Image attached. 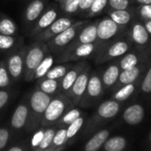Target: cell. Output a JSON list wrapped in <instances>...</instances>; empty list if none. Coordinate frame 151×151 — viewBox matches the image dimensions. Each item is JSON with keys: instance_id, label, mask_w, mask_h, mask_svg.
Segmentation results:
<instances>
[{"instance_id": "6da1fadb", "label": "cell", "mask_w": 151, "mask_h": 151, "mask_svg": "<svg viewBox=\"0 0 151 151\" xmlns=\"http://www.w3.org/2000/svg\"><path fill=\"white\" fill-rule=\"evenodd\" d=\"M51 52L46 43L35 40L28 46L25 56V67L23 79L26 82L34 81V72L47 53Z\"/></svg>"}, {"instance_id": "7a4b0ae2", "label": "cell", "mask_w": 151, "mask_h": 151, "mask_svg": "<svg viewBox=\"0 0 151 151\" xmlns=\"http://www.w3.org/2000/svg\"><path fill=\"white\" fill-rule=\"evenodd\" d=\"M73 107L75 106L64 93H60L56 94L49 102L45 111L43 114L40 124L45 127L56 124L60 118Z\"/></svg>"}, {"instance_id": "3957f363", "label": "cell", "mask_w": 151, "mask_h": 151, "mask_svg": "<svg viewBox=\"0 0 151 151\" xmlns=\"http://www.w3.org/2000/svg\"><path fill=\"white\" fill-rule=\"evenodd\" d=\"M132 47V44L127 36L116 38L102 46L101 50L94 59V63L96 65H102L113 60L118 59L130 51Z\"/></svg>"}, {"instance_id": "277c9868", "label": "cell", "mask_w": 151, "mask_h": 151, "mask_svg": "<svg viewBox=\"0 0 151 151\" xmlns=\"http://www.w3.org/2000/svg\"><path fill=\"white\" fill-rule=\"evenodd\" d=\"M101 49V45L98 43L79 45L71 49L64 50L56 56V63L74 62L79 60H86L88 59H95Z\"/></svg>"}, {"instance_id": "5b68a950", "label": "cell", "mask_w": 151, "mask_h": 151, "mask_svg": "<svg viewBox=\"0 0 151 151\" xmlns=\"http://www.w3.org/2000/svg\"><path fill=\"white\" fill-rule=\"evenodd\" d=\"M87 20H81L75 22L73 25L68 27L67 29L62 31L61 33L56 35L52 37L48 41H46V45L52 53L57 55L60 53L69 44L75 39V37L78 35L83 27L88 22Z\"/></svg>"}, {"instance_id": "8992f818", "label": "cell", "mask_w": 151, "mask_h": 151, "mask_svg": "<svg viewBox=\"0 0 151 151\" xmlns=\"http://www.w3.org/2000/svg\"><path fill=\"white\" fill-rule=\"evenodd\" d=\"M127 29L128 27L118 25L109 16L100 19L97 22V42L102 48L108 43L126 36Z\"/></svg>"}, {"instance_id": "52a82bcc", "label": "cell", "mask_w": 151, "mask_h": 151, "mask_svg": "<svg viewBox=\"0 0 151 151\" xmlns=\"http://www.w3.org/2000/svg\"><path fill=\"white\" fill-rule=\"evenodd\" d=\"M104 93L105 90L101 78V72L98 70H92L86 92L82 97L79 106L81 108L93 107L99 102Z\"/></svg>"}, {"instance_id": "ba28073f", "label": "cell", "mask_w": 151, "mask_h": 151, "mask_svg": "<svg viewBox=\"0 0 151 151\" xmlns=\"http://www.w3.org/2000/svg\"><path fill=\"white\" fill-rule=\"evenodd\" d=\"M52 96L45 93L38 88L35 87V89L31 92L29 98V124H37L41 123V119L44 112L45 111L49 102L52 100Z\"/></svg>"}, {"instance_id": "9c48e42d", "label": "cell", "mask_w": 151, "mask_h": 151, "mask_svg": "<svg viewBox=\"0 0 151 151\" xmlns=\"http://www.w3.org/2000/svg\"><path fill=\"white\" fill-rule=\"evenodd\" d=\"M28 46L22 45L17 50L11 52L7 58L5 60L7 69L13 83L19 82L23 78L24 67H25V56Z\"/></svg>"}, {"instance_id": "30bf717a", "label": "cell", "mask_w": 151, "mask_h": 151, "mask_svg": "<svg viewBox=\"0 0 151 151\" xmlns=\"http://www.w3.org/2000/svg\"><path fill=\"white\" fill-rule=\"evenodd\" d=\"M127 37L134 48L139 50H147L151 43V37L145 29L142 22L138 18L134 19L127 29Z\"/></svg>"}, {"instance_id": "8fae6325", "label": "cell", "mask_w": 151, "mask_h": 151, "mask_svg": "<svg viewBox=\"0 0 151 151\" xmlns=\"http://www.w3.org/2000/svg\"><path fill=\"white\" fill-rule=\"evenodd\" d=\"M92 70V66L88 63L79 74L70 89L65 93V95L70 100L74 106H79L82 97L86 92Z\"/></svg>"}, {"instance_id": "7c38bea8", "label": "cell", "mask_w": 151, "mask_h": 151, "mask_svg": "<svg viewBox=\"0 0 151 151\" xmlns=\"http://www.w3.org/2000/svg\"><path fill=\"white\" fill-rule=\"evenodd\" d=\"M60 15H63L57 3H49L43 14L39 16L37 21L36 22L34 27L32 28L29 37L31 38L36 37L38 34L43 32L45 29H47L57 18Z\"/></svg>"}, {"instance_id": "4fadbf2b", "label": "cell", "mask_w": 151, "mask_h": 151, "mask_svg": "<svg viewBox=\"0 0 151 151\" xmlns=\"http://www.w3.org/2000/svg\"><path fill=\"white\" fill-rule=\"evenodd\" d=\"M78 20L69 16V15H60L59 18H57L47 29H45L43 32L38 34L36 37H34V40H39L43 42H46L52 37H55L56 35L61 33L65 29H67L68 27L73 25L75 22H77Z\"/></svg>"}, {"instance_id": "5bb4252c", "label": "cell", "mask_w": 151, "mask_h": 151, "mask_svg": "<svg viewBox=\"0 0 151 151\" xmlns=\"http://www.w3.org/2000/svg\"><path fill=\"white\" fill-rule=\"evenodd\" d=\"M48 4H49L48 0H29V2L28 3L23 14L24 26L26 31L29 34L30 33L36 22L39 18V16L43 14Z\"/></svg>"}, {"instance_id": "9a60e30c", "label": "cell", "mask_w": 151, "mask_h": 151, "mask_svg": "<svg viewBox=\"0 0 151 151\" xmlns=\"http://www.w3.org/2000/svg\"><path fill=\"white\" fill-rule=\"evenodd\" d=\"M117 61L121 70H124L150 60L147 56V50H139L132 47L130 51L118 58Z\"/></svg>"}, {"instance_id": "2e32d148", "label": "cell", "mask_w": 151, "mask_h": 151, "mask_svg": "<svg viewBox=\"0 0 151 151\" xmlns=\"http://www.w3.org/2000/svg\"><path fill=\"white\" fill-rule=\"evenodd\" d=\"M97 22L98 20L94 22H88L80 30L78 35L64 50L74 48L79 45L92 44L97 42Z\"/></svg>"}, {"instance_id": "e0dca14e", "label": "cell", "mask_w": 151, "mask_h": 151, "mask_svg": "<svg viewBox=\"0 0 151 151\" xmlns=\"http://www.w3.org/2000/svg\"><path fill=\"white\" fill-rule=\"evenodd\" d=\"M151 64L150 61L148 62H144V63H140L135 67H132L131 68L128 69H124V70H121L120 75H119V78L118 80L113 89L116 90L124 85L132 83L134 81H136L137 79H139L141 76L145 73V71L147 70V67Z\"/></svg>"}, {"instance_id": "ac0fdd59", "label": "cell", "mask_w": 151, "mask_h": 151, "mask_svg": "<svg viewBox=\"0 0 151 151\" xmlns=\"http://www.w3.org/2000/svg\"><path fill=\"white\" fill-rule=\"evenodd\" d=\"M121 72L117 59L109 61L105 69L101 72V78L105 91H113Z\"/></svg>"}, {"instance_id": "d6986e66", "label": "cell", "mask_w": 151, "mask_h": 151, "mask_svg": "<svg viewBox=\"0 0 151 151\" xmlns=\"http://www.w3.org/2000/svg\"><path fill=\"white\" fill-rule=\"evenodd\" d=\"M145 115L146 111L144 106L139 102H134L124 109L122 114V119L126 124L135 126L144 120Z\"/></svg>"}, {"instance_id": "ffe728a7", "label": "cell", "mask_w": 151, "mask_h": 151, "mask_svg": "<svg viewBox=\"0 0 151 151\" xmlns=\"http://www.w3.org/2000/svg\"><path fill=\"white\" fill-rule=\"evenodd\" d=\"M122 104V102L116 101L113 99L101 102L96 110V119L99 121H104L114 118L120 112Z\"/></svg>"}, {"instance_id": "44dd1931", "label": "cell", "mask_w": 151, "mask_h": 151, "mask_svg": "<svg viewBox=\"0 0 151 151\" xmlns=\"http://www.w3.org/2000/svg\"><path fill=\"white\" fill-rule=\"evenodd\" d=\"M87 64L88 62H86V60H79V61L74 62V65L72 66V68L61 78V93H62L65 94L70 89V87L72 86L76 79L78 78L79 74L82 72V70L85 68V67Z\"/></svg>"}, {"instance_id": "7402d4cb", "label": "cell", "mask_w": 151, "mask_h": 151, "mask_svg": "<svg viewBox=\"0 0 151 151\" xmlns=\"http://www.w3.org/2000/svg\"><path fill=\"white\" fill-rule=\"evenodd\" d=\"M29 102L28 101L23 100L17 106L12 116V119H11L12 127L15 130L22 129L29 120Z\"/></svg>"}, {"instance_id": "603a6c76", "label": "cell", "mask_w": 151, "mask_h": 151, "mask_svg": "<svg viewBox=\"0 0 151 151\" xmlns=\"http://www.w3.org/2000/svg\"><path fill=\"white\" fill-rule=\"evenodd\" d=\"M106 13L116 23L124 27H128L130 23L137 18L134 12V6L123 10H108Z\"/></svg>"}, {"instance_id": "cb8c5ba5", "label": "cell", "mask_w": 151, "mask_h": 151, "mask_svg": "<svg viewBox=\"0 0 151 151\" xmlns=\"http://www.w3.org/2000/svg\"><path fill=\"white\" fill-rule=\"evenodd\" d=\"M142 76L136 81L130 83V84H127V85H124V86L114 90L113 94H112V99L116 101L122 102V103H124L125 101L129 100L132 95H134L136 93H138L140 79L142 78Z\"/></svg>"}, {"instance_id": "d4e9b609", "label": "cell", "mask_w": 151, "mask_h": 151, "mask_svg": "<svg viewBox=\"0 0 151 151\" xmlns=\"http://www.w3.org/2000/svg\"><path fill=\"white\" fill-rule=\"evenodd\" d=\"M37 88L45 93L53 97L61 93V79H52L42 78L37 80Z\"/></svg>"}, {"instance_id": "484cf974", "label": "cell", "mask_w": 151, "mask_h": 151, "mask_svg": "<svg viewBox=\"0 0 151 151\" xmlns=\"http://www.w3.org/2000/svg\"><path fill=\"white\" fill-rule=\"evenodd\" d=\"M23 45V38L20 36H9L0 34V51L14 52Z\"/></svg>"}, {"instance_id": "4316f807", "label": "cell", "mask_w": 151, "mask_h": 151, "mask_svg": "<svg viewBox=\"0 0 151 151\" xmlns=\"http://www.w3.org/2000/svg\"><path fill=\"white\" fill-rule=\"evenodd\" d=\"M109 134L110 131L109 129H102L97 132L86 144L85 151H98L109 139Z\"/></svg>"}, {"instance_id": "83f0119b", "label": "cell", "mask_w": 151, "mask_h": 151, "mask_svg": "<svg viewBox=\"0 0 151 151\" xmlns=\"http://www.w3.org/2000/svg\"><path fill=\"white\" fill-rule=\"evenodd\" d=\"M56 63V56L49 52L45 55V57L43 59L41 63L38 65V67L36 68L34 72V80H38L42 78H44L45 74L49 71V69Z\"/></svg>"}, {"instance_id": "f1b7e54d", "label": "cell", "mask_w": 151, "mask_h": 151, "mask_svg": "<svg viewBox=\"0 0 151 151\" xmlns=\"http://www.w3.org/2000/svg\"><path fill=\"white\" fill-rule=\"evenodd\" d=\"M74 62H62V63L54 64L45 74L44 78H52V79H61L67 74V72L72 68Z\"/></svg>"}, {"instance_id": "f546056e", "label": "cell", "mask_w": 151, "mask_h": 151, "mask_svg": "<svg viewBox=\"0 0 151 151\" xmlns=\"http://www.w3.org/2000/svg\"><path fill=\"white\" fill-rule=\"evenodd\" d=\"M127 139L124 136H114L105 141L103 148L105 151H124L127 147Z\"/></svg>"}, {"instance_id": "4dcf8cb0", "label": "cell", "mask_w": 151, "mask_h": 151, "mask_svg": "<svg viewBox=\"0 0 151 151\" xmlns=\"http://www.w3.org/2000/svg\"><path fill=\"white\" fill-rule=\"evenodd\" d=\"M19 32L17 24L8 16L0 14V34L17 36Z\"/></svg>"}, {"instance_id": "1f68e13d", "label": "cell", "mask_w": 151, "mask_h": 151, "mask_svg": "<svg viewBox=\"0 0 151 151\" xmlns=\"http://www.w3.org/2000/svg\"><path fill=\"white\" fill-rule=\"evenodd\" d=\"M138 93L143 97L151 96V64L147 67L140 79Z\"/></svg>"}, {"instance_id": "d6a6232c", "label": "cell", "mask_w": 151, "mask_h": 151, "mask_svg": "<svg viewBox=\"0 0 151 151\" xmlns=\"http://www.w3.org/2000/svg\"><path fill=\"white\" fill-rule=\"evenodd\" d=\"M83 115V111L78 108H71L68 109L56 123L60 126H68L71 123H73L76 119H78Z\"/></svg>"}, {"instance_id": "836d02e7", "label": "cell", "mask_w": 151, "mask_h": 151, "mask_svg": "<svg viewBox=\"0 0 151 151\" xmlns=\"http://www.w3.org/2000/svg\"><path fill=\"white\" fill-rule=\"evenodd\" d=\"M108 2L109 0H93L86 18H93L106 12L108 9Z\"/></svg>"}, {"instance_id": "e575fe53", "label": "cell", "mask_w": 151, "mask_h": 151, "mask_svg": "<svg viewBox=\"0 0 151 151\" xmlns=\"http://www.w3.org/2000/svg\"><path fill=\"white\" fill-rule=\"evenodd\" d=\"M13 84L5 60H0V89H6Z\"/></svg>"}, {"instance_id": "d590c367", "label": "cell", "mask_w": 151, "mask_h": 151, "mask_svg": "<svg viewBox=\"0 0 151 151\" xmlns=\"http://www.w3.org/2000/svg\"><path fill=\"white\" fill-rule=\"evenodd\" d=\"M54 133H55V130L53 128H47L46 130H45L41 141L37 147V148L35 149V151H42L49 148L52 145Z\"/></svg>"}, {"instance_id": "8d00e7d4", "label": "cell", "mask_w": 151, "mask_h": 151, "mask_svg": "<svg viewBox=\"0 0 151 151\" xmlns=\"http://www.w3.org/2000/svg\"><path fill=\"white\" fill-rule=\"evenodd\" d=\"M68 140L67 138V128H60L57 131H55L52 142L50 147L52 148H57L62 147Z\"/></svg>"}, {"instance_id": "74e56055", "label": "cell", "mask_w": 151, "mask_h": 151, "mask_svg": "<svg viewBox=\"0 0 151 151\" xmlns=\"http://www.w3.org/2000/svg\"><path fill=\"white\" fill-rule=\"evenodd\" d=\"M133 0H109L108 10H123L132 7ZM106 11V12H107Z\"/></svg>"}, {"instance_id": "f35d334b", "label": "cell", "mask_w": 151, "mask_h": 151, "mask_svg": "<svg viewBox=\"0 0 151 151\" xmlns=\"http://www.w3.org/2000/svg\"><path fill=\"white\" fill-rule=\"evenodd\" d=\"M136 17L140 21L151 20V4L149 5H138L134 6Z\"/></svg>"}, {"instance_id": "ab89813d", "label": "cell", "mask_w": 151, "mask_h": 151, "mask_svg": "<svg viewBox=\"0 0 151 151\" xmlns=\"http://www.w3.org/2000/svg\"><path fill=\"white\" fill-rule=\"evenodd\" d=\"M84 122H85V116L82 115L80 117L76 119L73 123H71L68 126V128H67V138H68V139L73 138L76 134L78 132V131L83 126Z\"/></svg>"}, {"instance_id": "60d3db41", "label": "cell", "mask_w": 151, "mask_h": 151, "mask_svg": "<svg viewBox=\"0 0 151 151\" xmlns=\"http://www.w3.org/2000/svg\"><path fill=\"white\" fill-rule=\"evenodd\" d=\"M93 2V0H80L77 13H76V16H79V17H83L86 18L92 4Z\"/></svg>"}, {"instance_id": "b9f144b4", "label": "cell", "mask_w": 151, "mask_h": 151, "mask_svg": "<svg viewBox=\"0 0 151 151\" xmlns=\"http://www.w3.org/2000/svg\"><path fill=\"white\" fill-rule=\"evenodd\" d=\"M11 98V92L6 89H0V110L9 101Z\"/></svg>"}, {"instance_id": "7bdbcfd3", "label": "cell", "mask_w": 151, "mask_h": 151, "mask_svg": "<svg viewBox=\"0 0 151 151\" xmlns=\"http://www.w3.org/2000/svg\"><path fill=\"white\" fill-rule=\"evenodd\" d=\"M10 132L6 128H0V150L3 149L8 143Z\"/></svg>"}, {"instance_id": "ee69618b", "label": "cell", "mask_w": 151, "mask_h": 151, "mask_svg": "<svg viewBox=\"0 0 151 151\" xmlns=\"http://www.w3.org/2000/svg\"><path fill=\"white\" fill-rule=\"evenodd\" d=\"M43 133H44V130H41V131H38L34 136H33V139H32V147L34 148V150L37 148V147L38 146V144L40 143L41 141V139L43 137Z\"/></svg>"}, {"instance_id": "f6af8a7d", "label": "cell", "mask_w": 151, "mask_h": 151, "mask_svg": "<svg viewBox=\"0 0 151 151\" xmlns=\"http://www.w3.org/2000/svg\"><path fill=\"white\" fill-rule=\"evenodd\" d=\"M142 22V23H143V25H144V27H145V29H147V33L150 35V37H151V20H147V21H141Z\"/></svg>"}, {"instance_id": "bcb514c9", "label": "cell", "mask_w": 151, "mask_h": 151, "mask_svg": "<svg viewBox=\"0 0 151 151\" xmlns=\"http://www.w3.org/2000/svg\"><path fill=\"white\" fill-rule=\"evenodd\" d=\"M133 2L138 5H149L151 4V0H133Z\"/></svg>"}, {"instance_id": "7dc6e473", "label": "cell", "mask_w": 151, "mask_h": 151, "mask_svg": "<svg viewBox=\"0 0 151 151\" xmlns=\"http://www.w3.org/2000/svg\"><path fill=\"white\" fill-rule=\"evenodd\" d=\"M8 151H24V150H23V148H22L19 146H14V147H11Z\"/></svg>"}, {"instance_id": "c3c4849f", "label": "cell", "mask_w": 151, "mask_h": 151, "mask_svg": "<svg viewBox=\"0 0 151 151\" xmlns=\"http://www.w3.org/2000/svg\"><path fill=\"white\" fill-rule=\"evenodd\" d=\"M62 148L61 147H57V148H52V147H49L47 149H45V150H42V151H60Z\"/></svg>"}, {"instance_id": "681fc988", "label": "cell", "mask_w": 151, "mask_h": 151, "mask_svg": "<svg viewBox=\"0 0 151 151\" xmlns=\"http://www.w3.org/2000/svg\"><path fill=\"white\" fill-rule=\"evenodd\" d=\"M147 56H148V59L151 62V43L149 44V45L147 47Z\"/></svg>"}, {"instance_id": "f907efd6", "label": "cell", "mask_w": 151, "mask_h": 151, "mask_svg": "<svg viewBox=\"0 0 151 151\" xmlns=\"http://www.w3.org/2000/svg\"><path fill=\"white\" fill-rule=\"evenodd\" d=\"M148 143L151 145V131L149 132V135H148Z\"/></svg>"}, {"instance_id": "816d5d0a", "label": "cell", "mask_w": 151, "mask_h": 151, "mask_svg": "<svg viewBox=\"0 0 151 151\" xmlns=\"http://www.w3.org/2000/svg\"><path fill=\"white\" fill-rule=\"evenodd\" d=\"M64 1H68V0H60V1L59 3H57V4H60V3H61V2H64Z\"/></svg>"}, {"instance_id": "f5cc1de1", "label": "cell", "mask_w": 151, "mask_h": 151, "mask_svg": "<svg viewBox=\"0 0 151 151\" xmlns=\"http://www.w3.org/2000/svg\"><path fill=\"white\" fill-rule=\"evenodd\" d=\"M60 1V0H55V2H56V3H59Z\"/></svg>"}, {"instance_id": "db71d44e", "label": "cell", "mask_w": 151, "mask_h": 151, "mask_svg": "<svg viewBox=\"0 0 151 151\" xmlns=\"http://www.w3.org/2000/svg\"><path fill=\"white\" fill-rule=\"evenodd\" d=\"M149 151H151V147H150V150H149Z\"/></svg>"}, {"instance_id": "11a10c76", "label": "cell", "mask_w": 151, "mask_h": 151, "mask_svg": "<svg viewBox=\"0 0 151 151\" xmlns=\"http://www.w3.org/2000/svg\"><path fill=\"white\" fill-rule=\"evenodd\" d=\"M48 1H49V0H48Z\"/></svg>"}]
</instances>
